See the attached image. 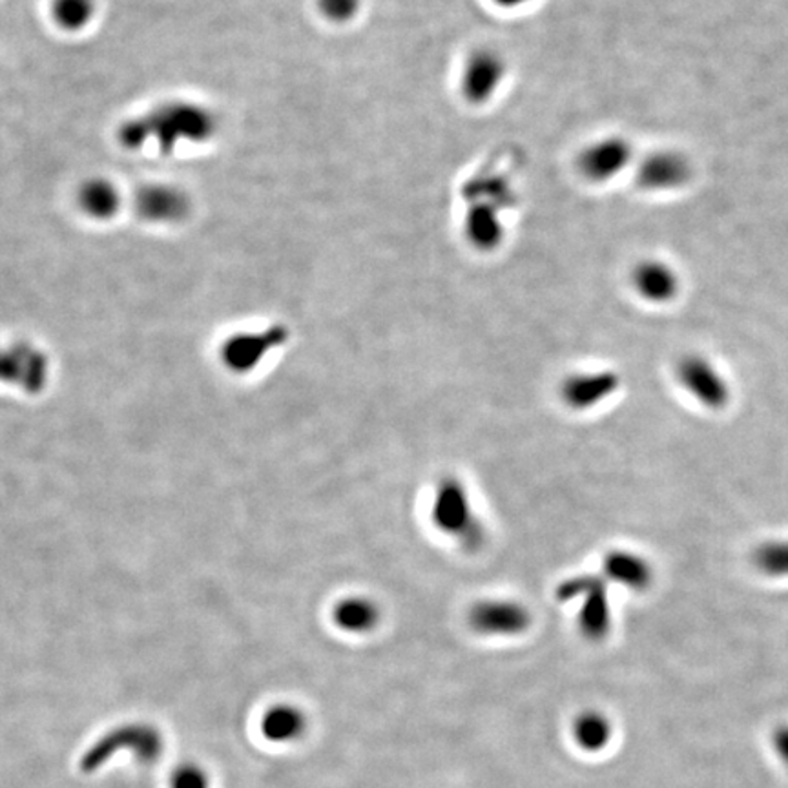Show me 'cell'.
I'll return each mask as SVG.
<instances>
[{"label": "cell", "mask_w": 788, "mask_h": 788, "mask_svg": "<svg viewBox=\"0 0 788 788\" xmlns=\"http://www.w3.org/2000/svg\"><path fill=\"white\" fill-rule=\"evenodd\" d=\"M558 601H579V631L591 642H601L612 631L613 617L607 580L599 575H575L563 580L555 590Z\"/></svg>", "instance_id": "3957f363"}, {"label": "cell", "mask_w": 788, "mask_h": 788, "mask_svg": "<svg viewBox=\"0 0 788 788\" xmlns=\"http://www.w3.org/2000/svg\"><path fill=\"white\" fill-rule=\"evenodd\" d=\"M95 15L97 0H49V19L60 32H84Z\"/></svg>", "instance_id": "e0dca14e"}, {"label": "cell", "mask_w": 788, "mask_h": 788, "mask_svg": "<svg viewBox=\"0 0 788 788\" xmlns=\"http://www.w3.org/2000/svg\"><path fill=\"white\" fill-rule=\"evenodd\" d=\"M634 161V148L621 136L596 137L577 155V169L586 181L604 185L623 174Z\"/></svg>", "instance_id": "5b68a950"}, {"label": "cell", "mask_w": 788, "mask_h": 788, "mask_svg": "<svg viewBox=\"0 0 788 788\" xmlns=\"http://www.w3.org/2000/svg\"><path fill=\"white\" fill-rule=\"evenodd\" d=\"M263 732L268 739L287 743L301 738L306 728V717L300 708L290 705L274 706L263 719Z\"/></svg>", "instance_id": "d6986e66"}, {"label": "cell", "mask_w": 788, "mask_h": 788, "mask_svg": "<svg viewBox=\"0 0 788 788\" xmlns=\"http://www.w3.org/2000/svg\"><path fill=\"white\" fill-rule=\"evenodd\" d=\"M431 522L443 535L453 536L467 552H475L486 538V530L471 502L470 491L459 476L438 480L431 502Z\"/></svg>", "instance_id": "7a4b0ae2"}, {"label": "cell", "mask_w": 788, "mask_h": 788, "mask_svg": "<svg viewBox=\"0 0 788 788\" xmlns=\"http://www.w3.org/2000/svg\"><path fill=\"white\" fill-rule=\"evenodd\" d=\"M571 735L580 750L596 754L607 749L613 739V722L604 711L588 708L575 717Z\"/></svg>", "instance_id": "2e32d148"}, {"label": "cell", "mask_w": 788, "mask_h": 788, "mask_svg": "<svg viewBox=\"0 0 788 788\" xmlns=\"http://www.w3.org/2000/svg\"><path fill=\"white\" fill-rule=\"evenodd\" d=\"M491 2L500 10H519V8H524L533 0H491Z\"/></svg>", "instance_id": "603a6c76"}, {"label": "cell", "mask_w": 788, "mask_h": 788, "mask_svg": "<svg viewBox=\"0 0 788 788\" xmlns=\"http://www.w3.org/2000/svg\"><path fill=\"white\" fill-rule=\"evenodd\" d=\"M677 378L681 385L706 407L719 409L727 404L730 396L727 382L705 358L700 356L683 358L679 361Z\"/></svg>", "instance_id": "9c48e42d"}, {"label": "cell", "mask_w": 788, "mask_h": 788, "mask_svg": "<svg viewBox=\"0 0 788 788\" xmlns=\"http://www.w3.org/2000/svg\"><path fill=\"white\" fill-rule=\"evenodd\" d=\"M688 163L675 152L650 153L637 166V181L646 190H670L683 185Z\"/></svg>", "instance_id": "4fadbf2b"}, {"label": "cell", "mask_w": 788, "mask_h": 788, "mask_svg": "<svg viewBox=\"0 0 788 788\" xmlns=\"http://www.w3.org/2000/svg\"><path fill=\"white\" fill-rule=\"evenodd\" d=\"M136 212L150 224H177L190 216V196L172 183H148L136 194Z\"/></svg>", "instance_id": "52a82bcc"}, {"label": "cell", "mask_w": 788, "mask_h": 788, "mask_svg": "<svg viewBox=\"0 0 788 788\" xmlns=\"http://www.w3.org/2000/svg\"><path fill=\"white\" fill-rule=\"evenodd\" d=\"M77 208L92 221H112L123 208V194L114 181L93 175L82 181L76 192Z\"/></svg>", "instance_id": "30bf717a"}, {"label": "cell", "mask_w": 788, "mask_h": 788, "mask_svg": "<svg viewBox=\"0 0 788 788\" xmlns=\"http://www.w3.org/2000/svg\"><path fill=\"white\" fill-rule=\"evenodd\" d=\"M219 134V117L210 106L188 99H169L131 115L117 128V141L128 152L153 148L172 155L183 147H202Z\"/></svg>", "instance_id": "6da1fadb"}, {"label": "cell", "mask_w": 788, "mask_h": 788, "mask_svg": "<svg viewBox=\"0 0 788 788\" xmlns=\"http://www.w3.org/2000/svg\"><path fill=\"white\" fill-rule=\"evenodd\" d=\"M618 387L621 376L615 371L575 372L564 378L560 398L569 409L590 410L612 398Z\"/></svg>", "instance_id": "ba28073f"}, {"label": "cell", "mask_w": 788, "mask_h": 788, "mask_svg": "<svg viewBox=\"0 0 788 788\" xmlns=\"http://www.w3.org/2000/svg\"><path fill=\"white\" fill-rule=\"evenodd\" d=\"M772 750L776 752L777 760L788 768V725L774 728L770 738Z\"/></svg>", "instance_id": "7402d4cb"}, {"label": "cell", "mask_w": 788, "mask_h": 788, "mask_svg": "<svg viewBox=\"0 0 788 788\" xmlns=\"http://www.w3.org/2000/svg\"><path fill=\"white\" fill-rule=\"evenodd\" d=\"M604 579L631 591H646L653 582V569L645 557L628 549H610L602 560Z\"/></svg>", "instance_id": "8fae6325"}, {"label": "cell", "mask_w": 788, "mask_h": 788, "mask_svg": "<svg viewBox=\"0 0 788 788\" xmlns=\"http://www.w3.org/2000/svg\"><path fill=\"white\" fill-rule=\"evenodd\" d=\"M754 564L768 577H788V541L766 542L757 547Z\"/></svg>", "instance_id": "ffe728a7"}, {"label": "cell", "mask_w": 788, "mask_h": 788, "mask_svg": "<svg viewBox=\"0 0 788 788\" xmlns=\"http://www.w3.org/2000/svg\"><path fill=\"white\" fill-rule=\"evenodd\" d=\"M333 621L336 628L345 634L367 635L378 628V624L382 621V610L371 596H344L334 604Z\"/></svg>", "instance_id": "9a60e30c"}, {"label": "cell", "mask_w": 788, "mask_h": 788, "mask_svg": "<svg viewBox=\"0 0 788 788\" xmlns=\"http://www.w3.org/2000/svg\"><path fill=\"white\" fill-rule=\"evenodd\" d=\"M531 612L511 599H484L471 606L467 623L484 637H517L530 629Z\"/></svg>", "instance_id": "8992f818"}, {"label": "cell", "mask_w": 788, "mask_h": 788, "mask_svg": "<svg viewBox=\"0 0 788 788\" xmlns=\"http://www.w3.org/2000/svg\"><path fill=\"white\" fill-rule=\"evenodd\" d=\"M464 235L475 251H497L503 240V223L498 205L476 201L470 212L465 213Z\"/></svg>", "instance_id": "7c38bea8"}, {"label": "cell", "mask_w": 788, "mask_h": 788, "mask_svg": "<svg viewBox=\"0 0 788 788\" xmlns=\"http://www.w3.org/2000/svg\"><path fill=\"white\" fill-rule=\"evenodd\" d=\"M631 283L637 294L651 303H667L679 290V278L672 267L657 259L640 262L631 273Z\"/></svg>", "instance_id": "5bb4252c"}, {"label": "cell", "mask_w": 788, "mask_h": 788, "mask_svg": "<svg viewBox=\"0 0 788 788\" xmlns=\"http://www.w3.org/2000/svg\"><path fill=\"white\" fill-rule=\"evenodd\" d=\"M285 338H287V333L281 327H274L265 333L241 334V336L230 339L227 352H229L232 363H245L248 360V366H251L262 356L267 355L273 347L283 344Z\"/></svg>", "instance_id": "ac0fdd59"}, {"label": "cell", "mask_w": 788, "mask_h": 788, "mask_svg": "<svg viewBox=\"0 0 788 788\" xmlns=\"http://www.w3.org/2000/svg\"><path fill=\"white\" fill-rule=\"evenodd\" d=\"M363 0H316V10L323 21L344 26L355 21Z\"/></svg>", "instance_id": "44dd1931"}, {"label": "cell", "mask_w": 788, "mask_h": 788, "mask_svg": "<svg viewBox=\"0 0 788 788\" xmlns=\"http://www.w3.org/2000/svg\"><path fill=\"white\" fill-rule=\"evenodd\" d=\"M506 77V57L497 48L478 46L471 49L460 68V95L471 106H484L500 92Z\"/></svg>", "instance_id": "277c9868"}]
</instances>
